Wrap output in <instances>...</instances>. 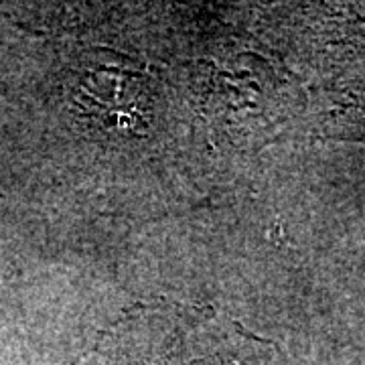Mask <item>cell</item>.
I'll list each match as a JSON object with an SVG mask.
<instances>
[{
    "mask_svg": "<svg viewBox=\"0 0 365 365\" xmlns=\"http://www.w3.org/2000/svg\"><path fill=\"white\" fill-rule=\"evenodd\" d=\"M91 365H278L272 343L211 309L140 304L106 331Z\"/></svg>",
    "mask_w": 365,
    "mask_h": 365,
    "instance_id": "cell-1",
    "label": "cell"
}]
</instances>
